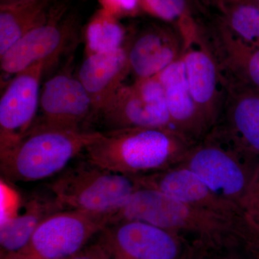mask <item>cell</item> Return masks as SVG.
<instances>
[{
	"mask_svg": "<svg viewBox=\"0 0 259 259\" xmlns=\"http://www.w3.org/2000/svg\"><path fill=\"white\" fill-rule=\"evenodd\" d=\"M193 144L174 130L134 127L103 133L84 157L105 169L131 177L177 166Z\"/></svg>",
	"mask_w": 259,
	"mask_h": 259,
	"instance_id": "obj_1",
	"label": "cell"
},
{
	"mask_svg": "<svg viewBox=\"0 0 259 259\" xmlns=\"http://www.w3.org/2000/svg\"><path fill=\"white\" fill-rule=\"evenodd\" d=\"M103 133L34 124L28 134L0 153V171L12 182H32L57 176Z\"/></svg>",
	"mask_w": 259,
	"mask_h": 259,
	"instance_id": "obj_2",
	"label": "cell"
},
{
	"mask_svg": "<svg viewBox=\"0 0 259 259\" xmlns=\"http://www.w3.org/2000/svg\"><path fill=\"white\" fill-rule=\"evenodd\" d=\"M137 221L182 235L221 241L241 236L243 227L222 215L185 203L153 189L139 187L110 218V224Z\"/></svg>",
	"mask_w": 259,
	"mask_h": 259,
	"instance_id": "obj_3",
	"label": "cell"
},
{
	"mask_svg": "<svg viewBox=\"0 0 259 259\" xmlns=\"http://www.w3.org/2000/svg\"><path fill=\"white\" fill-rule=\"evenodd\" d=\"M139 187L133 177L105 169L85 157L71 163L49 185L65 209L108 216L110 221Z\"/></svg>",
	"mask_w": 259,
	"mask_h": 259,
	"instance_id": "obj_4",
	"label": "cell"
},
{
	"mask_svg": "<svg viewBox=\"0 0 259 259\" xmlns=\"http://www.w3.org/2000/svg\"><path fill=\"white\" fill-rule=\"evenodd\" d=\"M178 165L189 168L213 192L243 209L259 161L209 132L190 146Z\"/></svg>",
	"mask_w": 259,
	"mask_h": 259,
	"instance_id": "obj_5",
	"label": "cell"
},
{
	"mask_svg": "<svg viewBox=\"0 0 259 259\" xmlns=\"http://www.w3.org/2000/svg\"><path fill=\"white\" fill-rule=\"evenodd\" d=\"M109 224L108 216L62 209L44 219L28 245L18 253L35 259H69Z\"/></svg>",
	"mask_w": 259,
	"mask_h": 259,
	"instance_id": "obj_6",
	"label": "cell"
},
{
	"mask_svg": "<svg viewBox=\"0 0 259 259\" xmlns=\"http://www.w3.org/2000/svg\"><path fill=\"white\" fill-rule=\"evenodd\" d=\"M96 115L108 131L134 127L175 131L167 110L163 88L156 76L135 80L132 84H122Z\"/></svg>",
	"mask_w": 259,
	"mask_h": 259,
	"instance_id": "obj_7",
	"label": "cell"
},
{
	"mask_svg": "<svg viewBox=\"0 0 259 259\" xmlns=\"http://www.w3.org/2000/svg\"><path fill=\"white\" fill-rule=\"evenodd\" d=\"M64 5L51 7L49 18L32 29L0 56L1 71L16 75L40 61L49 65L59 57L74 35L75 20L72 16L63 19Z\"/></svg>",
	"mask_w": 259,
	"mask_h": 259,
	"instance_id": "obj_8",
	"label": "cell"
},
{
	"mask_svg": "<svg viewBox=\"0 0 259 259\" xmlns=\"http://www.w3.org/2000/svg\"><path fill=\"white\" fill-rule=\"evenodd\" d=\"M223 73L224 104L209 132L259 161V91Z\"/></svg>",
	"mask_w": 259,
	"mask_h": 259,
	"instance_id": "obj_9",
	"label": "cell"
},
{
	"mask_svg": "<svg viewBox=\"0 0 259 259\" xmlns=\"http://www.w3.org/2000/svg\"><path fill=\"white\" fill-rule=\"evenodd\" d=\"M181 235L141 221L108 225L97 241L112 259H179Z\"/></svg>",
	"mask_w": 259,
	"mask_h": 259,
	"instance_id": "obj_10",
	"label": "cell"
},
{
	"mask_svg": "<svg viewBox=\"0 0 259 259\" xmlns=\"http://www.w3.org/2000/svg\"><path fill=\"white\" fill-rule=\"evenodd\" d=\"M182 59L191 95L209 132L222 112L226 85L221 65L201 27Z\"/></svg>",
	"mask_w": 259,
	"mask_h": 259,
	"instance_id": "obj_11",
	"label": "cell"
},
{
	"mask_svg": "<svg viewBox=\"0 0 259 259\" xmlns=\"http://www.w3.org/2000/svg\"><path fill=\"white\" fill-rule=\"evenodd\" d=\"M49 64L40 61L15 75L0 100V153L18 144L35 123L40 83Z\"/></svg>",
	"mask_w": 259,
	"mask_h": 259,
	"instance_id": "obj_12",
	"label": "cell"
},
{
	"mask_svg": "<svg viewBox=\"0 0 259 259\" xmlns=\"http://www.w3.org/2000/svg\"><path fill=\"white\" fill-rule=\"evenodd\" d=\"M133 178L140 187L157 190L171 198L207 209L240 226H245L244 212L241 207L213 192L203 181L185 166L177 165Z\"/></svg>",
	"mask_w": 259,
	"mask_h": 259,
	"instance_id": "obj_13",
	"label": "cell"
},
{
	"mask_svg": "<svg viewBox=\"0 0 259 259\" xmlns=\"http://www.w3.org/2000/svg\"><path fill=\"white\" fill-rule=\"evenodd\" d=\"M130 71L136 80L157 76L183 56L185 44L173 25L153 23L136 32L125 44Z\"/></svg>",
	"mask_w": 259,
	"mask_h": 259,
	"instance_id": "obj_14",
	"label": "cell"
},
{
	"mask_svg": "<svg viewBox=\"0 0 259 259\" xmlns=\"http://www.w3.org/2000/svg\"><path fill=\"white\" fill-rule=\"evenodd\" d=\"M42 117L34 124L71 130L95 115L93 102L77 76L67 72L55 75L44 83L40 96Z\"/></svg>",
	"mask_w": 259,
	"mask_h": 259,
	"instance_id": "obj_15",
	"label": "cell"
},
{
	"mask_svg": "<svg viewBox=\"0 0 259 259\" xmlns=\"http://www.w3.org/2000/svg\"><path fill=\"white\" fill-rule=\"evenodd\" d=\"M156 76L163 88L173 128L192 144L205 137L209 129L191 95L182 57Z\"/></svg>",
	"mask_w": 259,
	"mask_h": 259,
	"instance_id": "obj_16",
	"label": "cell"
},
{
	"mask_svg": "<svg viewBox=\"0 0 259 259\" xmlns=\"http://www.w3.org/2000/svg\"><path fill=\"white\" fill-rule=\"evenodd\" d=\"M130 73L125 46L86 56L80 66L77 78L91 99L95 115L123 84Z\"/></svg>",
	"mask_w": 259,
	"mask_h": 259,
	"instance_id": "obj_17",
	"label": "cell"
},
{
	"mask_svg": "<svg viewBox=\"0 0 259 259\" xmlns=\"http://www.w3.org/2000/svg\"><path fill=\"white\" fill-rule=\"evenodd\" d=\"M208 27L207 39L223 72L259 91V47L234 36L216 18Z\"/></svg>",
	"mask_w": 259,
	"mask_h": 259,
	"instance_id": "obj_18",
	"label": "cell"
},
{
	"mask_svg": "<svg viewBox=\"0 0 259 259\" xmlns=\"http://www.w3.org/2000/svg\"><path fill=\"white\" fill-rule=\"evenodd\" d=\"M62 209L53 194L50 197L37 195L27 201L23 212L5 218L0 226L1 258L21 252L42 221Z\"/></svg>",
	"mask_w": 259,
	"mask_h": 259,
	"instance_id": "obj_19",
	"label": "cell"
},
{
	"mask_svg": "<svg viewBox=\"0 0 259 259\" xmlns=\"http://www.w3.org/2000/svg\"><path fill=\"white\" fill-rule=\"evenodd\" d=\"M51 0H30L0 6V56L49 18Z\"/></svg>",
	"mask_w": 259,
	"mask_h": 259,
	"instance_id": "obj_20",
	"label": "cell"
},
{
	"mask_svg": "<svg viewBox=\"0 0 259 259\" xmlns=\"http://www.w3.org/2000/svg\"><path fill=\"white\" fill-rule=\"evenodd\" d=\"M216 18L234 36L259 47V9L246 0H218Z\"/></svg>",
	"mask_w": 259,
	"mask_h": 259,
	"instance_id": "obj_21",
	"label": "cell"
},
{
	"mask_svg": "<svg viewBox=\"0 0 259 259\" xmlns=\"http://www.w3.org/2000/svg\"><path fill=\"white\" fill-rule=\"evenodd\" d=\"M142 13L170 24L180 31L185 49L200 32L190 0H139Z\"/></svg>",
	"mask_w": 259,
	"mask_h": 259,
	"instance_id": "obj_22",
	"label": "cell"
},
{
	"mask_svg": "<svg viewBox=\"0 0 259 259\" xmlns=\"http://www.w3.org/2000/svg\"><path fill=\"white\" fill-rule=\"evenodd\" d=\"M126 37L125 29L119 19L100 8L87 25L86 56L107 52L124 47Z\"/></svg>",
	"mask_w": 259,
	"mask_h": 259,
	"instance_id": "obj_23",
	"label": "cell"
},
{
	"mask_svg": "<svg viewBox=\"0 0 259 259\" xmlns=\"http://www.w3.org/2000/svg\"><path fill=\"white\" fill-rule=\"evenodd\" d=\"M243 210L247 226L259 236V166L243 202Z\"/></svg>",
	"mask_w": 259,
	"mask_h": 259,
	"instance_id": "obj_24",
	"label": "cell"
},
{
	"mask_svg": "<svg viewBox=\"0 0 259 259\" xmlns=\"http://www.w3.org/2000/svg\"><path fill=\"white\" fill-rule=\"evenodd\" d=\"M101 8L116 18L136 16L143 13L139 0H98Z\"/></svg>",
	"mask_w": 259,
	"mask_h": 259,
	"instance_id": "obj_25",
	"label": "cell"
},
{
	"mask_svg": "<svg viewBox=\"0 0 259 259\" xmlns=\"http://www.w3.org/2000/svg\"><path fill=\"white\" fill-rule=\"evenodd\" d=\"M108 252L98 241L88 245L79 253L69 259H105Z\"/></svg>",
	"mask_w": 259,
	"mask_h": 259,
	"instance_id": "obj_26",
	"label": "cell"
},
{
	"mask_svg": "<svg viewBox=\"0 0 259 259\" xmlns=\"http://www.w3.org/2000/svg\"><path fill=\"white\" fill-rule=\"evenodd\" d=\"M245 236L244 239L247 243L249 244L250 248L258 253L259 255V236L253 233V231H249Z\"/></svg>",
	"mask_w": 259,
	"mask_h": 259,
	"instance_id": "obj_27",
	"label": "cell"
},
{
	"mask_svg": "<svg viewBox=\"0 0 259 259\" xmlns=\"http://www.w3.org/2000/svg\"><path fill=\"white\" fill-rule=\"evenodd\" d=\"M28 1H30V0H0V6L20 4V3H26Z\"/></svg>",
	"mask_w": 259,
	"mask_h": 259,
	"instance_id": "obj_28",
	"label": "cell"
},
{
	"mask_svg": "<svg viewBox=\"0 0 259 259\" xmlns=\"http://www.w3.org/2000/svg\"><path fill=\"white\" fill-rule=\"evenodd\" d=\"M1 259H35L29 257L28 255L22 254V253H15V254L7 255V256L3 257Z\"/></svg>",
	"mask_w": 259,
	"mask_h": 259,
	"instance_id": "obj_29",
	"label": "cell"
},
{
	"mask_svg": "<svg viewBox=\"0 0 259 259\" xmlns=\"http://www.w3.org/2000/svg\"><path fill=\"white\" fill-rule=\"evenodd\" d=\"M201 1L204 3V4L212 5L214 4V3H215L216 2H218V0H201Z\"/></svg>",
	"mask_w": 259,
	"mask_h": 259,
	"instance_id": "obj_30",
	"label": "cell"
},
{
	"mask_svg": "<svg viewBox=\"0 0 259 259\" xmlns=\"http://www.w3.org/2000/svg\"><path fill=\"white\" fill-rule=\"evenodd\" d=\"M246 1L249 2L252 4L254 5L255 7L259 9V0H246Z\"/></svg>",
	"mask_w": 259,
	"mask_h": 259,
	"instance_id": "obj_31",
	"label": "cell"
},
{
	"mask_svg": "<svg viewBox=\"0 0 259 259\" xmlns=\"http://www.w3.org/2000/svg\"><path fill=\"white\" fill-rule=\"evenodd\" d=\"M105 259H112V257L110 256V255L109 254V253H108V255H107L106 258H105Z\"/></svg>",
	"mask_w": 259,
	"mask_h": 259,
	"instance_id": "obj_32",
	"label": "cell"
}]
</instances>
